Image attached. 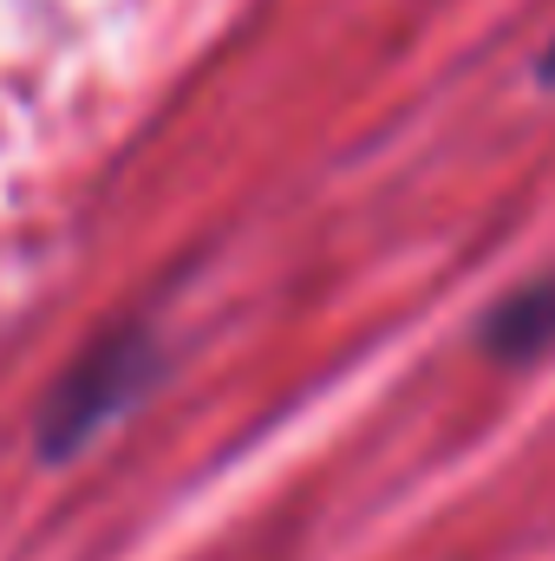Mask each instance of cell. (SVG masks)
I'll return each mask as SVG.
<instances>
[{"instance_id": "obj_1", "label": "cell", "mask_w": 555, "mask_h": 561, "mask_svg": "<svg viewBox=\"0 0 555 561\" xmlns=\"http://www.w3.org/2000/svg\"><path fill=\"white\" fill-rule=\"evenodd\" d=\"M163 353H157V333L144 320H118L112 333H99L72 366L66 379L53 386L46 412H39V450L59 463L72 450H86L105 424H118L132 405L144 399V386L157 379Z\"/></svg>"}, {"instance_id": "obj_2", "label": "cell", "mask_w": 555, "mask_h": 561, "mask_svg": "<svg viewBox=\"0 0 555 561\" xmlns=\"http://www.w3.org/2000/svg\"><path fill=\"white\" fill-rule=\"evenodd\" d=\"M477 346L497 366H530V359L555 353V268L517 280L510 294H497L484 327H477Z\"/></svg>"}, {"instance_id": "obj_3", "label": "cell", "mask_w": 555, "mask_h": 561, "mask_svg": "<svg viewBox=\"0 0 555 561\" xmlns=\"http://www.w3.org/2000/svg\"><path fill=\"white\" fill-rule=\"evenodd\" d=\"M536 79H543V85H550V92H555V39H550V46H543V59H536Z\"/></svg>"}]
</instances>
